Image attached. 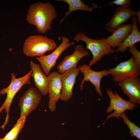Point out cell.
<instances>
[{"label":"cell","instance_id":"cell-8","mask_svg":"<svg viewBox=\"0 0 140 140\" xmlns=\"http://www.w3.org/2000/svg\"><path fill=\"white\" fill-rule=\"evenodd\" d=\"M41 94L36 87L30 88L21 97L18 105L20 110V117H26L35 110L40 103Z\"/></svg>","mask_w":140,"mask_h":140},{"label":"cell","instance_id":"cell-21","mask_svg":"<svg viewBox=\"0 0 140 140\" xmlns=\"http://www.w3.org/2000/svg\"><path fill=\"white\" fill-rule=\"evenodd\" d=\"M129 50L136 64L140 68V53L135 45L129 48Z\"/></svg>","mask_w":140,"mask_h":140},{"label":"cell","instance_id":"cell-11","mask_svg":"<svg viewBox=\"0 0 140 140\" xmlns=\"http://www.w3.org/2000/svg\"><path fill=\"white\" fill-rule=\"evenodd\" d=\"M137 12L132 10L126 6L117 7L113 16L106 24L105 29L112 33L119 26L128 21L132 17L137 16Z\"/></svg>","mask_w":140,"mask_h":140},{"label":"cell","instance_id":"cell-2","mask_svg":"<svg viewBox=\"0 0 140 140\" xmlns=\"http://www.w3.org/2000/svg\"><path fill=\"white\" fill-rule=\"evenodd\" d=\"M73 39L77 41L84 42L86 45L85 49H88L91 52L93 57L88 65L90 67L100 61L103 56L116 52V50L108 44L105 38L99 39H93L89 37L83 33L79 32L75 36Z\"/></svg>","mask_w":140,"mask_h":140},{"label":"cell","instance_id":"cell-23","mask_svg":"<svg viewBox=\"0 0 140 140\" xmlns=\"http://www.w3.org/2000/svg\"><path fill=\"white\" fill-rule=\"evenodd\" d=\"M137 19V20L139 24L140 23V10H139L137 12V15L136 16Z\"/></svg>","mask_w":140,"mask_h":140},{"label":"cell","instance_id":"cell-14","mask_svg":"<svg viewBox=\"0 0 140 140\" xmlns=\"http://www.w3.org/2000/svg\"><path fill=\"white\" fill-rule=\"evenodd\" d=\"M123 93L133 104H140V78L139 77L118 83Z\"/></svg>","mask_w":140,"mask_h":140},{"label":"cell","instance_id":"cell-13","mask_svg":"<svg viewBox=\"0 0 140 140\" xmlns=\"http://www.w3.org/2000/svg\"><path fill=\"white\" fill-rule=\"evenodd\" d=\"M79 72L78 68H76L61 74L62 86L61 100L67 102L72 96L73 87Z\"/></svg>","mask_w":140,"mask_h":140},{"label":"cell","instance_id":"cell-4","mask_svg":"<svg viewBox=\"0 0 140 140\" xmlns=\"http://www.w3.org/2000/svg\"><path fill=\"white\" fill-rule=\"evenodd\" d=\"M32 71L31 70L26 74L22 77L17 78L13 73L11 74V80L9 85L6 88L0 90V95H4L6 94V97L4 103L0 107V114L2 110L5 109L7 113L5 121L1 126L4 130L5 126L8 122L9 112L13 99L17 93L19 91L22 87L26 84L30 85Z\"/></svg>","mask_w":140,"mask_h":140},{"label":"cell","instance_id":"cell-24","mask_svg":"<svg viewBox=\"0 0 140 140\" xmlns=\"http://www.w3.org/2000/svg\"><path fill=\"white\" fill-rule=\"evenodd\" d=\"M0 140H4V138H0Z\"/></svg>","mask_w":140,"mask_h":140},{"label":"cell","instance_id":"cell-20","mask_svg":"<svg viewBox=\"0 0 140 140\" xmlns=\"http://www.w3.org/2000/svg\"><path fill=\"white\" fill-rule=\"evenodd\" d=\"M124 123L126 124L130 130V134L132 137H135L140 139V128L129 119L125 112L121 115Z\"/></svg>","mask_w":140,"mask_h":140},{"label":"cell","instance_id":"cell-1","mask_svg":"<svg viewBox=\"0 0 140 140\" xmlns=\"http://www.w3.org/2000/svg\"><path fill=\"white\" fill-rule=\"evenodd\" d=\"M57 16L52 4L39 2L30 5L26 19L29 24L36 27L38 33H45L51 30L52 22Z\"/></svg>","mask_w":140,"mask_h":140},{"label":"cell","instance_id":"cell-10","mask_svg":"<svg viewBox=\"0 0 140 140\" xmlns=\"http://www.w3.org/2000/svg\"><path fill=\"white\" fill-rule=\"evenodd\" d=\"M47 76L48 80V107L53 112L56 110V103L61 97V74L58 72H54L49 73Z\"/></svg>","mask_w":140,"mask_h":140},{"label":"cell","instance_id":"cell-3","mask_svg":"<svg viewBox=\"0 0 140 140\" xmlns=\"http://www.w3.org/2000/svg\"><path fill=\"white\" fill-rule=\"evenodd\" d=\"M57 44L53 39L46 36L33 35L25 40L23 47V53L27 56L40 57L48 51L54 50Z\"/></svg>","mask_w":140,"mask_h":140},{"label":"cell","instance_id":"cell-5","mask_svg":"<svg viewBox=\"0 0 140 140\" xmlns=\"http://www.w3.org/2000/svg\"><path fill=\"white\" fill-rule=\"evenodd\" d=\"M107 71L109 74L111 75L112 80L118 83L138 78L140 75V68L132 57Z\"/></svg>","mask_w":140,"mask_h":140},{"label":"cell","instance_id":"cell-19","mask_svg":"<svg viewBox=\"0 0 140 140\" xmlns=\"http://www.w3.org/2000/svg\"><path fill=\"white\" fill-rule=\"evenodd\" d=\"M26 120V117H20L12 129L3 138L4 140H17L18 135L24 127Z\"/></svg>","mask_w":140,"mask_h":140},{"label":"cell","instance_id":"cell-9","mask_svg":"<svg viewBox=\"0 0 140 140\" xmlns=\"http://www.w3.org/2000/svg\"><path fill=\"white\" fill-rule=\"evenodd\" d=\"M80 72L83 73V78L81 80L79 86L81 91L83 90L85 82L89 81L94 86L95 91L99 95L103 96L100 88L101 80L102 78L109 74L107 70L103 69L100 71L92 70L90 67L86 64L79 66L78 68Z\"/></svg>","mask_w":140,"mask_h":140},{"label":"cell","instance_id":"cell-17","mask_svg":"<svg viewBox=\"0 0 140 140\" xmlns=\"http://www.w3.org/2000/svg\"><path fill=\"white\" fill-rule=\"evenodd\" d=\"M132 28L125 39L117 47L116 52H123L140 41V32L137 27V20L136 17H131Z\"/></svg>","mask_w":140,"mask_h":140},{"label":"cell","instance_id":"cell-12","mask_svg":"<svg viewBox=\"0 0 140 140\" xmlns=\"http://www.w3.org/2000/svg\"><path fill=\"white\" fill-rule=\"evenodd\" d=\"M89 52L83 45L79 44L75 47L73 52L71 54L65 56L57 67L58 72L62 74L67 71L76 68L79 61L88 55Z\"/></svg>","mask_w":140,"mask_h":140},{"label":"cell","instance_id":"cell-16","mask_svg":"<svg viewBox=\"0 0 140 140\" xmlns=\"http://www.w3.org/2000/svg\"><path fill=\"white\" fill-rule=\"evenodd\" d=\"M132 27V23L123 24L120 25L111 35L106 38L107 43L112 48L118 47L130 34Z\"/></svg>","mask_w":140,"mask_h":140},{"label":"cell","instance_id":"cell-7","mask_svg":"<svg viewBox=\"0 0 140 140\" xmlns=\"http://www.w3.org/2000/svg\"><path fill=\"white\" fill-rule=\"evenodd\" d=\"M62 38L61 43L51 53L36 57L41 69L46 75H48L51 69L54 66L57 60L62 53L67 48L75 44L74 41L69 42V39L66 36H63Z\"/></svg>","mask_w":140,"mask_h":140},{"label":"cell","instance_id":"cell-15","mask_svg":"<svg viewBox=\"0 0 140 140\" xmlns=\"http://www.w3.org/2000/svg\"><path fill=\"white\" fill-rule=\"evenodd\" d=\"M32 71L31 75L34 83L41 95L46 96L48 93V80L47 76L42 71L40 65L32 61L30 62Z\"/></svg>","mask_w":140,"mask_h":140},{"label":"cell","instance_id":"cell-6","mask_svg":"<svg viewBox=\"0 0 140 140\" xmlns=\"http://www.w3.org/2000/svg\"><path fill=\"white\" fill-rule=\"evenodd\" d=\"M106 92L110 100V104L106 110L107 112L109 114L114 111V112L107 116L106 121L112 117L118 119L125 111L133 110L135 108L138 107L129 101H127L123 99L116 91L114 92L111 88H107Z\"/></svg>","mask_w":140,"mask_h":140},{"label":"cell","instance_id":"cell-18","mask_svg":"<svg viewBox=\"0 0 140 140\" xmlns=\"http://www.w3.org/2000/svg\"><path fill=\"white\" fill-rule=\"evenodd\" d=\"M57 1L64 2L68 5V10L65 13V16L61 20L60 24L62 22L68 15L74 11L80 10L91 12L96 7V6H89L85 4L81 0H58Z\"/></svg>","mask_w":140,"mask_h":140},{"label":"cell","instance_id":"cell-22","mask_svg":"<svg viewBox=\"0 0 140 140\" xmlns=\"http://www.w3.org/2000/svg\"><path fill=\"white\" fill-rule=\"evenodd\" d=\"M113 4L120 6H128L131 5L130 0H115L109 2L108 3V5H111Z\"/></svg>","mask_w":140,"mask_h":140}]
</instances>
